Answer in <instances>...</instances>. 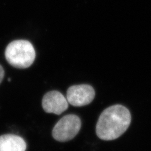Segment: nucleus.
<instances>
[{
	"label": "nucleus",
	"instance_id": "f03ea898",
	"mask_svg": "<svg viewBox=\"0 0 151 151\" xmlns=\"http://www.w3.org/2000/svg\"><path fill=\"white\" fill-rule=\"evenodd\" d=\"M5 58L8 63L13 67L26 69L34 63L35 59V50L29 41L14 40L6 47Z\"/></svg>",
	"mask_w": 151,
	"mask_h": 151
},
{
	"label": "nucleus",
	"instance_id": "7ed1b4c3",
	"mask_svg": "<svg viewBox=\"0 0 151 151\" xmlns=\"http://www.w3.org/2000/svg\"><path fill=\"white\" fill-rule=\"evenodd\" d=\"M81 127V121L76 115L63 116L54 126L52 136L59 142H67L74 138Z\"/></svg>",
	"mask_w": 151,
	"mask_h": 151
},
{
	"label": "nucleus",
	"instance_id": "20e7f679",
	"mask_svg": "<svg viewBox=\"0 0 151 151\" xmlns=\"http://www.w3.org/2000/svg\"><path fill=\"white\" fill-rule=\"evenodd\" d=\"M95 91L89 84L74 85L68 88L67 100L74 106H83L89 105L94 100Z\"/></svg>",
	"mask_w": 151,
	"mask_h": 151
},
{
	"label": "nucleus",
	"instance_id": "0eeeda50",
	"mask_svg": "<svg viewBox=\"0 0 151 151\" xmlns=\"http://www.w3.org/2000/svg\"><path fill=\"white\" fill-rule=\"evenodd\" d=\"M4 76V71L2 66L0 65V83H1L3 81Z\"/></svg>",
	"mask_w": 151,
	"mask_h": 151
},
{
	"label": "nucleus",
	"instance_id": "f257e3e1",
	"mask_svg": "<svg viewBox=\"0 0 151 151\" xmlns=\"http://www.w3.org/2000/svg\"><path fill=\"white\" fill-rule=\"evenodd\" d=\"M131 114L127 108L115 105L104 110L99 117L96 133L103 140H113L124 134L131 123Z\"/></svg>",
	"mask_w": 151,
	"mask_h": 151
},
{
	"label": "nucleus",
	"instance_id": "39448f33",
	"mask_svg": "<svg viewBox=\"0 0 151 151\" xmlns=\"http://www.w3.org/2000/svg\"><path fill=\"white\" fill-rule=\"evenodd\" d=\"M42 107L46 113L60 115L68 108V101L62 93L58 91L47 93L42 99Z\"/></svg>",
	"mask_w": 151,
	"mask_h": 151
},
{
	"label": "nucleus",
	"instance_id": "423d86ee",
	"mask_svg": "<svg viewBox=\"0 0 151 151\" xmlns=\"http://www.w3.org/2000/svg\"><path fill=\"white\" fill-rule=\"evenodd\" d=\"M27 144L21 137L6 134L0 136V151H25Z\"/></svg>",
	"mask_w": 151,
	"mask_h": 151
}]
</instances>
